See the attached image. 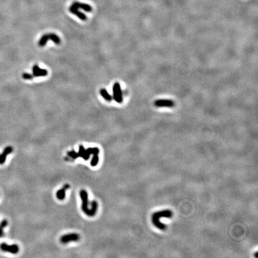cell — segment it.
Returning <instances> with one entry per match:
<instances>
[{
  "mask_svg": "<svg viewBox=\"0 0 258 258\" xmlns=\"http://www.w3.org/2000/svg\"><path fill=\"white\" fill-rule=\"evenodd\" d=\"M0 248L1 250L6 252H10L12 254H16L19 251V248L16 245H9L6 243H2L0 245Z\"/></svg>",
  "mask_w": 258,
  "mask_h": 258,
  "instance_id": "7",
  "label": "cell"
},
{
  "mask_svg": "<svg viewBox=\"0 0 258 258\" xmlns=\"http://www.w3.org/2000/svg\"><path fill=\"white\" fill-rule=\"evenodd\" d=\"M70 186L69 184H65L64 187L61 188V190H58L56 193V197L59 200H64L66 195V191L69 188Z\"/></svg>",
  "mask_w": 258,
  "mask_h": 258,
  "instance_id": "12",
  "label": "cell"
},
{
  "mask_svg": "<svg viewBox=\"0 0 258 258\" xmlns=\"http://www.w3.org/2000/svg\"><path fill=\"white\" fill-rule=\"evenodd\" d=\"M47 35H48L49 40H51L55 44L59 45V44H61V40L59 38V37L57 35H56V34L49 33V34H47Z\"/></svg>",
  "mask_w": 258,
  "mask_h": 258,
  "instance_id": "14",
  "label": "cell"
},
{
  "mask_svg": "<svg viewBox=\"0 0 258 258\" xmlns=\"http://www.w3.org/2000/svg\"><path fill=\"white\" fill-rule=\"evenodd\" d=\"M99 149L97 147L89 148L86 149L84 146L81 145L79 146V151L77 153L78 157H79L83 158L84 160H88L90 158L91 154H99Z\"/></svg>",
  "mask_w": 258,
  "mask_h": 258,
  "instance_id": "2",
  "label": "cell"
},
{
  "mask_svg": "<svg viewBox=\"0 0 258 258\" xmlns=\"http://www.w3.org/2000/svg\"><path fill=\"white\" fill-rule=\"evenodd\" d=\"M48 41H49V39H48L47 34H46L43 35L41 37L40 39L39 40V46H40V47H44V46H46V44H47V42Z\"/></svg>",
  "mask_w": 258,
  "mask_h": 258,
  "instance_id": "16",
  "label": "cell"
},
{
  "mask_svg": "<svg viewBox=\"0 0 258 258\" xmlns=\"http://www.w3.org/2000/svg\"><path fill=\"white\" fill-rule=\"evenodd\" d=\"M12 151H13V148L10 146H7L4 149L2 153L0 155V164H3L5 163V161H6L7 156L10 154Z\"/></svg>",
  "mask_w": 258,
  "mask_h": 258,
  "instance_id": "10",
  "label": "cell"
},
{
  "mask_svg": "<svg viewBox=\"0 0 258 258\" xmlns=\"http://www.w3.org/2000/svg\"><path fill=\"white\" fill-rule=\"evenodd\" d=\"M98 208V204L97 201L96 200L92 201L91 202V208H90L89 216L93 217L96 214Z\"/></svg>",
  "mask_w": 258,
  "mask_h": 258,
  "instance_id": "13",
  "label": "cell"
},
{
  "mask_svg": "<svg viewBox=\"0 0 258 258\" xmlns=\"http://www.w3.org/2000/svg\"><path fill=\"white\" fill-rule=\"evenodd\" d=\"M8 225V222L6 220H4L1 222L0 224V237H2L4 235V231L3 229L6 228Z\"/></svg>",
  "mask_w": 258,
  "mask_h": 258,
  "instance_id": "17",
  "label": "cell"
},
{
  "mask_svg": "<svg viewBox=\"0 0 258 258\" xmlns=\"http://www.w3.org/2000/svg\"><path fill=\"white\" fill-rule=\"evenodd\" d=\"M113 98L117 103H121L123 102V93L120 83H115L113 88Z\"/></svg>",
  "mask_w": 258,
  "mask_h": 258,
  "instance_id": "4",
  "label": "cell"
},
{
  "mask_svg": "<svg viewBox=\"0 0 258 258\" xmlns=\"http://www.w3.org/2000/svg\"><path fill=\"white\" fill-rule=\"evenodd\" d=\"M48 74V71L45 69H41L38 65L35 64L32 67V75L34 77H46Z\"/></svg>",
  "mask_w": 258,
  "mask_h": 258,
  "instance_id": "8",
  "label": "cell"
},
{
  "mask_svg": "<svg viewBox=\"0 0 258 258\" xmlns=\"http://www.w3.org/2000/svg\"><path fill=\"white\" fill-rule=\"evenodd\" d=\"M154 104L158 108H173L175 106L174 102L170 99H158Z\"/></svg>",
  "mask_w": 258,
  "mask_h": 258,
  "instance_id": "6",
  "label": "cell"
},
{
  "mask_svg": "<svg viewBox=\"0 0 258 258\" xmlns=\"http://www.w3.org/2000/svg\"><path fill=\"white\" fill-rule=\"evenodd\" d=\"M79 195L82 200V205H81L82 210L86 215L89 216L90 209L88 207V205H89L88 193L86 190H81L79 192Z\"/></svg>",
  "mask_w": 258,
  "mask_h": 258,
  "instance_id": "3",
  "label": "cell"
},
{
  "mask_svg": "<svg viewBox=\"0 0 258 258\" xmlns=\"http://www.w3.org/2000/svg\"><path fill=\"white\" fill-rule=\"evenodd\" d=\"M34 77L32 74H29V73H24L22 74V78L25 79H32Z\"/></svg>",
  "mask_w": 258,
  "mask_h": 258,
  "instance_id": "20",
  "label": "cell"
},
{
  "mask_svg": "<svg viewBox=\"0 0 258 258\" xmlns=\"http://www.w3.org/2000/svg\"><path fill=\"white\" fill-rule=\"evenodd\" d=\"M173 216V212L170 210H164L160 212H157L152 215V222L154 225L157 228L160 229V230H165L167 228L166 225L163 223L160 219L166 218H171Z\"/></svg>",
  "mask_w": 258,
  "mask_h": 258,
  "instance_id": "1",
  "label": "cell"
},
{
  "mask_svg": "<svg viewBox=\"0 0 258 258\" xmlns=\"http://www.w3.org/2000/svg\"><path fill=\"white\" fill-rule=\"evenodd\" d=\"M67 155H68L71 159H73V160L77 159L78 158L77 153L75 150L68 151L67 153Z\"/></svg>",
  "mask_w": 258,
  "mask_h": 258,
  "instance_id": "19",
  "label": "cell"
},
{
  "mask_svg": "<svg viewBox=\"0 0 258 258\" xmlns=\"http://www.w3.org/2000/svg\"><path fill=\"white\" fill-rule=\"evenodd\" d=\"M99 158L98 154L93 155V158H92V159L91 160V166H93V167H94V166H97L98 164V163H99Z\"/></svg>",
  "mask_w": 258,
  "mask_h": 258,
  "instance_id": "18",
  "label": "cell"
},
{
  "mask_svg": "<svg viewBox=\"0 0 258 258\" xmlns=\"http://www.w3.org/2000/svg\"><path fill=\"white\" fill-rule=\"evenodd\" d=\"M100 94L102 96V97L105 100H106L108 102H111L112 100V96H111L107 90L105 89H102L100 90Z\"/></svg>",
  "mask_w": 258,
  "mask_h": 258,
  "instance_id": "15",
  "label": "cell"
},
{
  "mask_svg": "<svg viewBox=\"0 0 258 258\" xmlns=\"http://www.w3.org/2000/svg\"><path fill=\"white\" fill-rule=\"evenodd\" d=\"M80 238L79 235L76 233L66 234L61 237L60 241L62 243L66 244L71 241H78Z\"/></svg>",
  "mask_w": 258,
  "mask_h": 258,
  "instance_id": "5",
  "label": "cell"
},
{
  "mask_svg": "<svg viewBox=\"0 0 258 258\" xmlns=\"http://www.w3.org/2000/svg\"><path fill=\"white\" fill-rule=\"evenodd\" d=\"M69 12L74 14H75L76 16H77L78 17L81 19V20H87V16L82 12H79L78 10V9H77L76 7L71 6L69 8Z\"/></svg>",
  "mask_w": 258,
  "mask_h": 258,
  "instance_id": "11",
  "label": "cell"
},
{
  "mask_svg": "<svg viewBox=\"0 0 258 258\" xmlns=\"http://www.w3.org/2000/svg\"><path fill=\"white\" fill-rule=\"evenodd\" d=\"M72 6L76 7L77 9H81L87 12H91L92 11V7L90 5L85 3H82L79 2H74L72 4Z\"/></svg>",
  "mask_w": 258,
  "mask_h": 258,
  "instance_id": "9",
  "label": "cell"
}]
</instances>
